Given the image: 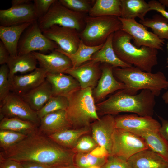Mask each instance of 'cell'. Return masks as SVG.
<instances>
[{
	"mask_svg": "<svg viewBox=\"0 0 168 168\" xmlns=\"http://www.w3.org/2000/svg\"><path fill=\"white\" fill-rule=\"evenodd\" d=\"M68 105V98L62 96H52L39 111L37 112L40 119L49 113L61 110H66Z\"/></svg>",
	"mask_w": 168,
	"mask_h": 168,
	"instance_id": "836d02e7",
	"label": "cell"
},
{
	"mask_svg": "<svg viewBox=\"0 0 168 168\" xmlns=\"http://www.w3.org/2000/svg\"><path fill=\"white\" fill-rule=\"evenodd\" d=\"M122 24L121 30L130 35L133 44L138 48L145 46L162 50L165 40L160 39L153 32L147 30L135 19H127L119 17Z\"/></svg>",
	"mask_w": 168,
	"mask_h": 168,
	"instance_id": "30bf717a",
	"label": "cell"
},
{
	"mask_svg": "<svg viewBox=\"0 0 168 168\" xmlns=\"http://www.w3.org/2000/svg\"><path fill=\"white\" fill-rule=\"evenodd\" d=\"M86 16L85 14L73 11L56 0L46 14L37 21L41 30L57 25L72 28L80 32L85 26Z\"/></svg>",
	"mask_w": 168,
	"mask_h": 168,
	"instance_id": "52a82bcc",
	"label": "cell"
},
{
	"mask_svg": "<svg viewBox=\"0 0 168 168\" xmlns=\"http://www.w3.org/2000/svg\"><path fill=\"white\" fill-rule=\"evenodd\" d=\"M132 37L121 30L113 34V46L118 58L124 62L142 71L151 72L158 64V50L148 47L138 48L131 42Z\"/></svg>",
	"mask_w": 168,
	"mask_h": 168,
	"instance_id": "3957f363",
	"label": "cell"
},
{
	"mask_svg": "<svg viewBox=\"0 0 168 168\" xmlns=\"http://www.w3.org/2000/svg\"><path fill=\"white\" fill-rule=\"evenodd\" d=\"M31 2L30 0H12L11 1L12 6L22 5Z\"/></svg>",
	"mask_w": 168,
	"mask_h": 168,
	"instance_id": "c3c4849f",
	"label": "cell"
},
{
	"mask_svg": "<svg viewBox=\"0 0 168 168\" xmlns=\"http://www.w3.org/2000/svg\"><path fill=\"white\" fill-rule=\"evenodd\" d=\"M0 168H22L21 162L5 158L0 155Z\"/></svg>",
	"mask_w": 168,
	"mask_h": 168,
	"instance_id": "7bdbcfd3",
	"label": "cell"
},
{
	"mask_svg": "<svg viewBox=\"0 0 168 168\" xmlns=\"http://www.w3.org/2000/svg\"><path fill=\"white\" fill-rule=\"evenodd\" d=\"M53 168H78L75 164H70L54 167Z\"/></svg>",
	"mask_w": 168,
	"mask_h": 168,
	"instance_id": "681fc988",
	"label": "cell"
},
{
	"mask_svg": "<svg viewBox=\"0 0 168 168\" xmlns=\"http://www.w3.org/2000/svg\"><path fill=\"white\" fill-rule=\"evenodd\" d=\"M92 138L98 146L105 147L110 154L112 136L115 129L114 117L107 114L92 122L90 126Z\"/></svg>",
	"mask_w": 168,
	"mask_h": 168,
	"instance_id": "2e32d148",
	"label": "cell"
},
{
	"mask_svg": "<svg viewBox=\"0 0 168 168\" xmlns=\"http://www.w3.org/2000/svg\"><path fill=\"white\" fill-rule=\"evenodd\" d=\"M63 5L75 12L86 14L88 13L95 1L89 0H59Z\"/></svg>",
	"mask_w": 168,
	"mask_h": 168,
	"instance_id": "d590c367",
	"label": "cell"
},
{
	"mask_svg": "<svg viewBox=\"0 0 168 168\" xmlns=\"http://www.w3.org/2000/svg\"><path fill=\"white\" fill-rule=\"evenodd\" d=\"M158 1L165 7H168V0H159Z\"/></svg>",
	"mask_w": 168,
	"mask_h": 168,
	"instance_id": "816d5d0a",
	"label": "cell"
},
{
	"mask_svg": "<svg viewBox=\"0 0 168 168\" xmlns=\"http://www.w3.org/2000/svg\"><path fill=\"white\" fill-rule=\"evenodd\" d=\"M10 57V54L2 42L0 41V64H7Z\"/></svg>",
	"mask_w": 168,
	"mask_h": 168,
	"instance_id": "f6af8a7d",
	"label": "cell"
},
{
	"mask_svg": "<svg viewBox=\"0 0 168 168\" xmlns=\"http://www.w3.org/2000/svg\"><path fill=\"white\" fill-rule=\"evenodd\" d=\"M72 128L67 119L66 110H61L48 114L41 118L38 131L48 135Z\"/></svg>",
	"mask_w": 168,
	"mask_h": 168,
	"instance_id": "44dd1931",
	"label": "cell"
},
{
	"mask_svg": "<svg viewBox=\"0 0 168 168\" xmlns=\"http://www.w3.org/2000/svg\"><path fill=\"white\" fill-rule=\"evenodd\" d=\"M113 34L109 36L102 47L92 55L91 60L107 63L114 68H125L133 66L123 62L116 55L113 46Z\"/></svg>",
	"mask_w": 168,
	"mask_h": 168,
	"instance_id": "484cf974",
	"label": "cell"
},
{
	"mask_svg": "<svg viewBox=\"0 0 168 168\" xmlns=\"http://www.w3.org/2000/svg\"><path fill=\"white\" fill-rule=\"evenodd\" d=\"M31 24L26 23L10 26H0V38L8 50L10 56H18V43L24 31Z\"/></svg>",
	"mask_w": 168,
	"mask_h": 168,
	"instance_id": "7402d4cb",
	"label": "cell"
},
{
	"mask_svg": "<svg viewBox=\"0 0 168 168\" xmlns=\"http://www.w3.org/2000/svg\"><path fill=\"white\" fill-rule=\"evenodd\" d=\"M89 16L92 17L113 16L121 17L120 0H95Z\"/></svg>",
	"mask_w": 168,
	"mask_h": 168,
	"instance_id": "f546056e",
	"label": "cell"
},
{
	"mask_svg": "<svg viewBox=\"0 0 168 168\" xmlns=\"http://www.w3.org/2000/svg\"><path fill=\"white\" fill-rule=\"evenodd\" d=\"M38 125L31 122L16 118L4 117L0 120V130H5L29 135L37 130Z\"/></svg>",
	"mask_w": 168,
	"mask_h": 168,
	"instance_id": "1f68e13d",
	"label": "cell"
},
{
	"mask_svg": "<svg viewBox=\"0 0 168 168\" xmlns=\"http://www.w3.org/2000/svg\"><path fill=\"white\" fill-rule=\"evenodd\" d=\"M101 168H132L127 160L119 157L110 155Z\"/></svg>",
	"mask_w": 168,
	"mask_h": 168,
	"instance_id": "f35d334b",
	"label": "cell"
},
{
	"mask_svg": "<svg viewBox=\"0 0 168 168\" xmlns=\"http://www.w3.org/2000/svg\"><path fill=\"white\" fill-rule=\"evenodd\" d=\"M52 96L51 85L46 79L40 86L21 97L33 110L37 112Z\"/></svg>",
	"mask_w": 168,
	"mask_h": 168,
	"instance_id": "cb8c5ba5",
	"label": "cell"
},
{
	"mask_svg": "<svg viewBox=\"0 0 168 168\" xmlns=\"http://www.w3.org/2000/svg\"><path fill=\"white\" fill-rule=\"evenodd\" d=\"M0 120L4 117L16 118L40 125L37 112L33 110L22 97L10 92L0 103Z\"/></svg>",
	"mask_w": 168,
	"mask_h": 168,
	"instance_id": "8fae6325",
	"label": "cell"
},
{
	"mask_svg": "<svg viewBox=\"0 0 168 168\" xmlns=\"http://www.w3.org/2000/svg\"><path fill=\"white\" fill-rule=\"evenodd\" d=\"M9 70L7 64L0 67V103L10 92V83L8 75Z\"/></svg>",
	"mask_w": 168,
	"mask_h": 168,
	"instance_id": "8d00e7d4",
	"label": "cell"
},
{
	"mask_svg": "<svg viewBox=\"0 0 168 168\" xmlns=\"http://www.w3.org/2000/svg\"><path fill=\"white\" fill-rule=\"evenodd\" d=\"M76 153L63 147L39 131L1 152L5 158L20 162L32 161L53 167L74 164Z\"/></svg>",
	"mask_w": 168,
	"mask_h": 168,
	"instance_id": "6da1fadb",
	"label": "cell"
},
{
	"mask_svg": "<svg viewBox=\"0 0 168 168\" xmlns=\"http://www.w3.org/2000/svg\"><path fill=\"white\" fill-rule=\"evenodd\" d=\"M101 68V76L97 86L92 90V95L96 102H100L109 94L125 88L124 83L115 78L112 66L104 63Z\"/></svg>",
	"mask_w": 168,
	"mask_h": 168,
	"instance_id": "ac0fdd59",
	"label": "cell"
},
{
	"mask_svg": "<svg viewBox=\"0 0 168 168\" xmlns=\"http://www.w3.org/2000/svg\"><path fill=\"white\" fill-rule=\"evenodd\" d=\"M113 73L114 77L124 83L123 90L130 94L135 95L138 91L147 90L157 96L162 90L168 88V80L160 71L155 73L147 72L133 66L114 68Z\"/></svg>",
	"mask_w": 168,
	"mask_h": 168,
	"instance_id": "277c9868",
	"label": "cell"
},
{
	"mask_svg": "<svg viewBox=\"0 0 168 168\" xmlns=\"http://www.w3.org/2000/svg\"><path fill=\"white\" fill-rule=\"evenodd\" d=\"M42 31L45 36L55 42L59 48L68 54L75 53L81 41L79 32L72 28L54 25Z\"/></svg>",
	"mask_w": 168,
	"mask_h": 168,
	"instance_id": "7c38bea8",
	"label": "cell"
},
{
	"mask_svg": "<svg viewBox=\"0 0 168 168\" xmlns=\"http://www.w3.org/2000/svg\"><path fill=\"white\" fill-rule=\"evenodd\" d=\"M103 44L95 46H90L84 44L81 39L78 48L73 54L66 53L59 48L56 49L67 56L71 61L72 67H75L91 60L92 55L99 50Z\"/></svg>",
	"mask_w": 168,
	"mask_h": 168,
	"instance_id": "4dcf8cb0",
	"label": "cell"
},
{
	"mask_svg": "<svg viewBox=\"0 0 168 168\" xmlns=\"http://www.w3.org/2000/svg\"><path fill=\"white\" fill-rule=\"evenodd\" d=\"M21 162L22 168H53L54 167L37 163L32 161H25Z\"/></svg>",
	"mask_w": 168,
	"mask_h": 168,
	"instance_id": "7dc6e473",
	"label": "cell"
},
{
	"mask_svg": "<svg viewBox=\"0 0 168 168\" xmlns=\"http://www.w3.org/2000/svg\"><path fill=\"white\" fill-rule=\"evenodd\" d=\"M97 146L92 137L83 136L79 139L72 150L76 153H88Z\"/></svg>",
	"mask_w": 168,
	"mask_h": 168,
	"instance_id": "74e56055",
	"label": "cell"
},
{
	"mask_svg": "<svg viewBox=\"0 0 168 168\" xmlns=\"http://www.w3.org/2000/svg\"><path fill=\"white\" fill-rule=\"evenodd\" d=\"M38 20L33 3L12 6L0 10V26H10L26 23H32Z\"/></svg>",
	"mask_w": 168,
	"mask_h": 168,
	"instance_id": "5bb4252c",
	"label": "cell"
},
{
	"mask_svg": "<svg viewBox=\"0 0 168 168\" xmlns=\"http://www.w3.org/2000/svg\"><path fill=\"white\" fill-rule=\"evenodd\" d=\"M89 153L94 156L99 158H108L110 155L105 147L98 145Z\"/></svg>",
	"mask_w": 168,
	"mask_h": 168,
	"instance_id": "ee69618b",
	"label": "cell"
},
{
	"mask_svg": "<svg viewBox=\"0 0 168 168\" xmlns=\"http://www.w3.org/2000/svg\"><path fill=\"white\" fill-rule=\"evenodd\" d=\"M166 48H167V52H168L167 62H168V41H167V44H166Z\"/></svg>",
	"mask_w": 168,
	"mask_h": 168,
	"instance_id": "db71d44e",
	"label": "cell"
},
{
	"mask_svg": "<svg viewBox=\"0 0 168 168\" xmlns=\"http://www.w3.org/2000/svg\"><path fill=\"white\" fill-rule=\"evenodd\" d=\"M56 0H34V5L38 20L44 16Z\"/></svg>",
	"mask_w": 168,
	"mask_h": 168,
	"instance_id": "ab89813d",
	"label": "cell"
},
{
	"mask_svg": "<svg viewBox=\"0 0 168 168\" xmlns=\"http://www.w3.org/2000/svg\"><path fill=\"white\" fill-rule=\"evenodd\" d=\"M67 98L66 118L73 128H90L92 122L99 119L91 88H80Z\"/></svg>",
	"mask_w": 168,
	"mask_h": 168,
	"instance_id": "5b68a950",
	"label": "cell"
},
{
	"mask_svg": "<svg viewBox=\"0 0 168 168\" xmlns=\"http://www.w3.org/2000/svg\"><path fill=\"white\" fill-rule=\"evenodd\" d=\"M47 73L39 67L29 74L15 75L10 81V91L21 96L42 83Z\"/></svg>",
	"mask_w": 168,
	"mask_h": 168,
	"instance_id": "e0dca14e",
	"label": "cell"
},
{
	"mask_svg": "<svg viewBox=\"0 0 168 168\" xmlns=\"http://www.w3.org/2000/svg\"><path fill=\"white\" fill-rule=\"evenodd\" d=\"M121 17L127 19H134L138 17L140 20L145 19V16L150 11L148 3L144 0H120Z\"/></svg>",
	"mask_w": 168,
	"mask_h": 168,
	"instance_id": "83f0119b",
	"label": "cell"
},
{
	"mask_svg": "<svg viewBox=\"0 0 168 168\" xmlns=\"http://www.w3.org/2000/svg\"><path fill=\"white\" fill-rule=\"evenodd\" d=\"M46 79L51 85L52 96H62L67 98L81 88L76 79L65 73H47Z\"/></svg>",
	"mask_w": 168,
	"mask_h": 168,
	"instance_id": "ffe728a7",
	"label": "cell"
},
{
	"mask_svg": "<svg viewBox=\"0 0 168 168\" xmlns=\"http://www.w3.org/2000/svg\"><path fill=\"white\" fill-rule=\"evenodd\" d=\"M114 118L116 128L125 130L137 135L148 131H159L161 126L160 123L151 116L134 114L119 115Z\"/></svg>",
	"mask_w": 168,
	"mask_h": 168,
	"instance_id": "4fadbf2b",
	"label": "cell"
},
{
	"mask_svg": "<svg viewBox=\"0 0 168 168\" xmlns=\"http://www.w3.org/2000/svg\"><path fill=\"white\" fill-rule=\"evenodd\" d=\"M149 149L142 138L125 130L116 128L112 136L110 155L128 160L137 153Z\"/></svg>",
	"mask_w": 168,
	"mask_h": 168,
	"instance_id": "ba28073f",
	"label": "cell"
},
{
	"mask_svg": "<svg viewBox=\"0 0 168 168\" xmlns=\"http://www.w3.org/2000/svg\"><path fill=\"white\" fill-rule=\"evenodd\" d=\"M58 48L55 42L44 35L37 21L31 24L22 34L18 44V55L38 51H52Z\"/></svg>",
	"mask_w": 168,
	"mask_h": 168,
	"instance_id": "9c48e42d",
	"label": "cell"
},
{
	"mask_svg": "<svg viewBox=\"0 0 168 168\" xmlns=\"http://www.w3.org/2000/svg\"><path fill=\"white\" fill-rule=\"evenodd\" d=\"M100 63L91 60L79 66L72 67L67 70L65 73L76 79L81 88H90L93 89L97 86L101 75Z\"/></svg>",
	"mask_w": 168,
	"mask_h": 168,
	"instance_id": "9a60e30c",
	"label": "cell"
},
{
	"mask_svg": "<svg viewBox=\"0 0 168 168\" xmlns=\"http://www.w3.org/2000/svg\"><path fill=\"white\" fill-rule=\"evenodd\" d=\"M37 62L32 53L18 55L14 58L10 56L7 63L9 70V81L18 72L25 74L34 71L37 68Z\"/></svg>",
	"mask_w": 168,
	"mask_h": 168,
	"instance_id": "d4e9b609",
	"label": "cell"
},
{
	"mask_svg": "<svg viewBox=\"0 0 168 168\" xmlns=\"http://www.w3.org/2000/svg\"><path fill=\"white\" fill-rule=\"evenodd\" d=\"M32 53L38 62L40 67L44 70L47 73H65L67 70L72 67L69 58L56 49L48 54L37 52Z\"/></svg>",
	"mask_w": 168,
	"mask_h": 168,
	"instance_id": "d6986e66",
	"label": "cell"
},
{
	"mask_svg": "<svg viewBox=\"0 0 168 168\" xmlns=\"http://www.w3.org/2000/svg\"><path fill=\"white\" fill-rule=\"evenodd\" d=\"M162 98L165 103L168 104V91L163 94Z\"/></svg>",
	"mask_w": 168,
	"mask_h": 168,
	"instance_id": "f907efd6",
	"label": "cell"
},
{
	"mask_svg": "<svg viewBox=\"0 0 168 168\" xmlns=\"http://www.w3.org/2000/svg\"><path fill=\"white\" fill-rule=\"evenodd\" d=\"M132 168H166L168 162L150 149L141 151L127 160Z\"/></svg>",
	"mask_w": 168,
	"mask_h": 168,
	"instance_id": "603a6c76",
	"label": "cell"
},
{
	"mask_svg": "<svg viewBox=\"0 0 168 168\" xmlns=\"http://www.w3.org/2000/svg\"><path fill=\"white\" fill-rule=\"evenodd\" d=\"M89 168H101V167L97 166H93L90 167Z\"/></svg>",
	"mask_w": 168,
	"mask_h": 168,
	"instance_id": "f5cc1de1",
	"label": "cell"
},
{
	"mask_svg": "<svg viewBox=\"0 0 168 168\" xmlns=\"http://www.w3.org/2000/svg\"><path fill=\"white\" fill-rule=\"evenodd\" d=\"M148 3L150 11L155 10L159 13L164 17L168 19V12L166 10L165 7L158 1L151 0L149 1Z\"/></svg>",
	"mask_w": 168,
	"mask_h": 168,
	"instance_id": "b9f144b4",
	"label": "cell"
},
{
	"mask_svg": "<svg viewBox=\"0 0 168 168\" xmlns=\"http://www.w3.org/2000/svg\"><path fill=\"white\" fill-rule=\"evenodd\" d=\"M90 128L89 127L69 128L47 136L61 146L72 150L79 139L89 132Z\"/></svg>",
	"mask_w": 168,
	"mask_h": 168,
	"instance_id": "4316f807",
	"label": "cell"
},
{
	"mask_svg": "<svg viewBox=\"0 0 168 168\" xmlns=\"http://www.w3.org/2000/svg\"><path fill=\"white\" fill-rule=\"evenodd\" d=\"M74 163L78 168H89L92 166L88 153H76Z\"/></svg>",
	"mask_w": 168,
	"mask_h": 168,
	"instance_id": "60d3db41",
	"label": "cell"
},
{
	"mask_svg": "<svg viewBox=\"0 0 168 168\" xmlns=\"http://www.w3.org/2000/svg\"><path fill=\"white\" fill-rule=\"evenodd\" d=\"M138 136L143 139L149 149L168 162V142L159 131L143 132Z\"/></svg>",
	"mask_w": 168,
	"mask_h": 168,
	"instance_id": "f1b7e54d",
	"label": "cell"
},
{
	"mask_svg": "<svg viewBox=\"0 0 168 168\" xmlns=\"http://www.w3.org/2000/svg\"><path fill=\"white\" fill-rule=\"evenodd\" d=\"M28 135L13 131L0 130V146L5 151L19 142Z\"/></svg>",
	"mask_w": 168,
	"mask_h": 168,
	"instance_id": "e575fe53",
	"label": "cell"
},
{
	"mask_svg": "<svg viewBox=\"0 0 168 168\" xmlns=\"http://www.w3.org/2000/svg\"><path fill=\"white\" fill-rule=\"evenodd\" d=\"M155 97L147 90L133 95L123 89L97 103L96 106L98 114L102 115L130 112L140 116L152 117L156 105Z\"/></svg>",
	"mask_w": 168,
	"mask_h": 168,
	"instance_id": "7a4b0ae2",
	"label": "cell"
},
{
	"mask_svg": "<svg viewBox=\"0 0 168 168\" xmlns=\"http://www.w3.org/2000/svg\"><path fill=\"white\" fill-rule=\"evenodd\" d=\"M139 23L151 29L160 39L168 40V19L160 14H156L151 18H146Z\"/></svg>",
	"mask_w": 168,
	"mask_h": 168,
	"instance_id": "d6a6232c",
	"label": "cell"
},
{
	"mask_svg": "<svg viewBox=\"0 0 168 168\" xmlns=\"http://www.w3.org/2000/svg\"><path fill=\"white\" fill-rule=\"evenodd\" d=\"M85 22V26L79 35L84 43L90 46L103 44L110 35L122 28L119 17L115 16H86Z\"/></svg>",
	"mask_w": 168,
	"mask_h": 168,
	"instance_id": "8992f818",
	"label": "cell"
},
{
	"mask_svg": "<svg viewBox=\"0 0 168 168\" xmlns=\"http://www.w3.org/2000/svg\"><path fill=\"white\" fill-rule=\"evenodd\" d=\"M158 117L161 122L159 132L168 142V120L160 116Z\"/></svg>",
	"mask_w": 168,
	"mask_h": 168,
	"instance_id": "bcb514c9",
	"label": "cell"
},
{
	"mask_svg": "<svg viewBox=\"0 0 168 168\" xmlns=\"http://www.w3.org/2000/svg\"><path fill=\"white\" fill-rule=\"evenodd\" d=\"M166 168H168V167H166Z\"/></svg>",
	"mask_w": 168,
	"mask_h": 168,
	"instance_id": "11a10c76",
	"label": "cell"
}]
</instances>
